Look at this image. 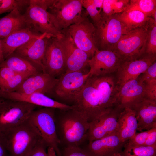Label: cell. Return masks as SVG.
<instances>
[{
	"instance_id": "33",
	"label": "cell",
	"mask_w": 156,
	"mask_h": 156,
	"mask_svg": "<svg viewBox=\"0 0 156 156\" xmlns=\"http://www.w3.org/2000/svg\"><path fill=\"white\" fill-rule=\"evenodd\" d=\"M83 7L86 10V12L92 20L94 24L97 23L101 17V10H98L93 3L92 0H82Z\"/></svg>"
},
{
	"instance_id": "12",
	"label": "cell",
	"mask_w": 156,
	"mask_h": 156,
	"mask_svg": "<svg viewBox=\"0 0 156 156\" xmlns=\"http://www.w3.org/2000/svg\"><path fill=\"white\" fill-rule=\"evenodd\" d=\"M121 110L116 107L91 121L87 133L89 142L117 134L118 119Z\"/></svg>"
},
{
	"instance_id": "42",
	"label": "cell",
	"mask_w": 156,
	"mask_h": 156,
	"mask_svg": "<svg viewBox=\"0 0 156 156\" xmlns=\"http://www.w3.org/2000/svg\"><path fill=\"white\" fill-rule=\"evenodd\" d=\"M0 156H9L4 137L0 133Z\"/></svg>"
},
{
	"instance_id": "45",
	"label": "cell",
	"mask_w": 156,
	"mask_h": 156,
	"mask_svg": "<svg viewBox=\"0 0 156 156\" xmlns=\"http://www.w3.org/2000/svg\"><path fill=\"white\" fill-rule=\"evenodd\" d=\"M120 153H116L112 156H120Z\"/></svg>"
},
{
	"instance_id": "1",
	"label": "cell",
	"mask_w": 156,
	"mask_h": 156,
	"mask_svg": "<svg viewBox=\"0 0 156 156\" xmlns=\"http://www.w3.org/2000/svg\"><path fill=\"white\" fill-rule=\"evenodd\" d=\"M119 87L113 74L90 76L76 97L73 108L90 122L117 107Z\"/></svg>"
},
{
	"instance_id": "36",
	"label": "cell",
	"mask_w": 156,
	"mask_h": 156,
	"mask_svg": "<svg viewBox=\"0 0 156 156\" xmlns=\"http://www.w3.org/2000/svg\"><path fill=\"white\" fill-rule=\"evenodd\" d=\"M150 129L140 133H136L133 138L127 142V143L133 146H144L150 132Z\"/></svg>"
},
{
	"instance_id": "44",
	"label": "cell",
	"mask_w": 156,
	"mask_h": 156,
	"mask_svg": "<svg viewBox=\"0 0 156 156\" xmlns=\"http://www.w3.org/2000/svg\"><path fill=\"white\" fill-rule=\"evenodd\" d=\"M4 60L3 53L1 40L0 38V64H1Z\"/></svg>"
},
{
	"instance_id": "41",
	"label": "cell",
	"mask_w": 156,
	"mask_h": 156,
	"mask_svg": "<svg viewBox=\"0 0 156 156\" xmlns=\"http://www.w3.org/2000/svg\"><path fill=\"white\" fill-rule=\"evenodd\" d=\"M113 1V0H103L102 13L108 16L114 14L112 7Z\"/></svg>"
},
{
	"instance_id": "30",
	"label": "cell",
	"mask_w": 156,
	"mask_h": 156,
	"mask_svg": "<svg viewBox=\"0 0 156 156\" xmlns=\"http://www.w3.org/2000/svg\"><path fill=\"white\" fill-rule=\"evenodd\" d=\"M127 9L139 10L151 17L156 10V0H131Z\"/></svg>"
},
{
	"instance_id": "11",
	"label": "cell",
	"mask_w": 156,
	"mask_h": 156,
	"mask_svg": "<svg viewBox=\"0 0 156 156\" xmlns=\"http://www.w3.org/2000/svg\"><path fill=\"white\" fill-rule=\"evenodd\" d=\"M65 72L59 79L54 92L64 101L74 103L90 74L89 70Z\"/></svg>"
},
{
	"instance_id": "7",
	"label": "cell",
	"mask_w": 156,
	"mask_h": 156,
	"mask_svg": "<svg viewBox=\"0 0 156 156\" xmlns=\"http://www.w3.org/2000/svg\"><path fill=\"white\" fill-rule=\"evenodd\" d=\"M55 109L44 107L35 109L28 120L36 131L46 143L53 148L57 156H61L59 148L60 142L56 133L55 121Z\"/></svg>"
},
{
	"instance_id": "31",
	"label": "cell",
	"mask_w": 156,
	"mask_h": 156,
	"mask_svg": "<svg viewBox=\"0 0 156 156\" xmlns=\"http://www.w3.org/2000/svg\"><path fill=\"white\" fill-rule=\"evenodd\" d=\"M145 54L156 55V22L151 17L149 21Z\"/></svg>"
},
{
	"instance_id": "16",
	"label": "cell",
	"mask_w": 156,
	"mask_h": 156,
	"mask_svg": "<svg viewBox=\"0 0 156 156\" xmlns=\"http://www.w3.org/2000/svg\"><path fill=\"white\" fill-rule=\"evenodd\" d=\"M156 59V55L145 54L138 59L122 62L115 73L119 86L136 79Z\"/></svg>"
},
{
	"instance_id": "2",
	"label": "cell",
	"mask_w": 156,
	"mask_h": 156,
	"mask_svg": "<svg viewBox=\"0 0 156 156\" xmlns=\"http://www.w3.org/2000/svg\"><path fill=\"white\" fill-rule=\"evenodd\" d=\"M55 113L57 134L64 147L80 146L87 140L90 122L83 114L73 108L59 109Z\"/></svg>"
},
{
	"instance_id": "32",
	"label": "cell",
	"mask_w": 156,
	"mask_h": 156,
	"mask_svg": "<svg viewBox=\"0 0 156 156\" xmlns=\"http://www.w3.org/2000/svg\"><path fill=\"white\" fill-rule=\"evenodd\" d=\"M29 0H0V15L17 9L21 10L27 7Z\"/></svg>"
},
{
	"instance_id": "27",
	"label": "cell",
	"mask_w": 156,
	"mask_h": 156,
	"mask_svg": "<svg viewBox=\"0 0 156 156\" xmlns=\"http://www.w3.org/2000/svg\"><path fill=\"white\" fill-rule=\"evenodd\" d=\"M0 67H6L15 72L31 75L40 72V69L27 59L14 53L0 64Z\"/></svg>"
},
{
	"instance_id": "17",
	"label": "cell",
	"mask_w": 156,
	"mask_h": 156,
	"mask_svg": "<svg viewBox=\"0 0 156 156\" xmlns=\"http://www.w3.org/2000/svg\"><path fill=\"white\" fill-rule=\"evenodd\" d=\"M144 82L139 77L119 86L117 107L120 109L134 106L145 98Z\"/></svg>"
},
{
	"instance_id": "8",
	"label": "cell",
	"mask_w": 156,
	"mask_h": 156,
	"mask_svg": "<svg viewBox=\"0 0 156 156\" xmlns=\"http://www.w3.org/2000/svg\"><path fill=\"white\" fill-rule=\"evenodd\" d=\"M37 106L20 101L1 98L0 100V133L9 130L27 120Z\"/></svg>"
},
{
	"instance_id": "15",
	"label": "cell",
	"mask_w": 156,
	"mask_h": 156,
	"mask_svg": "<svg viewBox=\"0 0 156 156\" xmlns=\"http://www.w3.org/2000/svg\"><path fill=\"white\" fill-rule=\"evenodd\" d=\"M122 62L114 51L98 50L88 62L90 76H103L115 73Z\"/></svg>"
},
{
	"instance_id": "10",
	"label": "cell",
	"mask_w": 156,
	"mask_h": 156,
	"mask_svg": "<svg viewBox=\"0 0 156 156\" xmlns=\"http://www.w3.org/2000/svg\"><path fill=\"white\" fill-rule=\"evenodd\" d=\"M88 14L84 13L82 18L61 32L70 36L76 46L85 52L90 59L98 50L94 25L88 18Z\"/></svg>"
},
{
	"instance_id": "21",
	"label": "cell",
	"mask_w": 156,
	"mask_h": 156,
	"mask_svg": "<svg viewBox=\"0 0 156 156\" xmlns=\"http://www.w3.org/2000/svg\"><path fill=\"white\" fill-rule=\"evenodd\" d=\"M127 142L116 134L90 142L82 148L89 156H112L120 153Z\"/></svg>"
},
{
	"instance_id": "6",
	"label": "cell",
	"mask_w": 156,
	"mask_h": 156,
	"mask_svg": "<svg viewBox=\"0 0 156 156\" xmlns=\"http://www.w3.org/2000/svg\"><path fill=\"white\" fill-rule=\"evenodd\" d=\"M82 0H53L47 11L51 22L61 33L82 18Z\"/></svg>"
},
{
	"instance_id": "9",
	"label": "cell",
	"mask_w": 156,
	"mask_h": 156,
	"mask_svg": "<svg viewBox=\"0 0 156 156\" xmlns=\"http://www.w3.org/2000/svg\"><path fill=\"white\" fill-rule=\"evenodd\" d=\"M149 21L123 35L114 47L112 51L122 62L137 59L145 54Z\"/></svg>"
},
{
	"instance_id": "25",
	"label": "cell",
	"mask_w": 156,
	"mask_h": 156,
	"mask_svg": "<svg viewBox=\"0 0 156 156\" xmlns=\"http://www.w3.org/2000/svg\"><path fill=\"white\" fill-rule=\"evenodd\" d=\"M27 27L24 14L21 10L15 9L0 18V38H4L18 30Z\"/></svg>"
},
{
	"instance_id": "46",
	"label": "cell",
	"mask_w": 156,
	"mask_h": 156,
	"mask_svg": "<svg viewBox=\"0 0 156 156\" xmlns=\"http://www.w3.org/2000/svg\"><path fill=\"white\" fill-rule=\"evenodd\" d=\"M1 98H0V100L1 99Z\"/></svg>"
},
{
	"instance_id": "40",
	"label": "cell",
	"mask_w": 156,
	"mask_h": 156,
	"mask_svg": "<svg viewBox=\"0 0 156 156\" xmlns=\"http://www.w3.org/2000/svg\"><path fill=\"white\" fill-rule=\"evenodd\" d=\"M144 146L156 147V127L150 129Z\"/></svg>"
},
{
	"instance_id": "43",
	"label": "cell",
	"mask_w": 156,
	"mask_h": 156,
	"mask_svg": "<svg viewBox=\"0 0 156 156\" xmlns=\"http://www.w3.org/2000/svg\"><path fill=\"white\" fill-rule=\"evenodd\" d=\"M47 156H57L54 149L51 147L47 148Z\"/></svg>"
},
{
	"instance_id": "37",
	"label": "cell",
	"mask_w": 156,
	"mask_h": 156,
	"mask_svg": "<svg viewBox=\"0 0 156 156\" xmlns=\"http://www.w3.org/2000/svg\"><path fill=\"white\" fill-rule=\"evenodd\" d=\"M61 156H89L80 146L64 147Z\"/></svg>"
},
{
	"instance_id": "13",
	"label": "cell",
	"mask_w": 156,
	"mask_h": 156,
	"mask_svg": "<svg viewBox=\"0 0 156 156\" xmlns=\"http://www.w3.org/2000/svg\"><path fill=\"white\" fill-rule=\"evenodd\" d=\"M62 34L60 39L64 56L65 72L86 70L89 66L88 55L76 46L70 36Z\"/></svg>"
},
{
	"instance_id": "24",
	"label": "cell",
	"mask_w": 156,
	"mask_h": 156,
	"mask_svg": "<svg viewBox=\"0 0 156 156\" xmlns=\"http://www.w3.org/2000/svg\"><path fill=\"white\" fill-rule=\"evenodd\" d=\"M117 135L123 142H127L135 135L138 123L135 111L126 108L122 109L118 119Z\"/></svg>"
},
{
	"instance_id": "28",
	"label": "cell",
	"mask_w": 156,
	"mask_h": 156,
	"mask_svg": "<svg viewBox=\"0 0 156 156\" xmlns=\"http://www.w3.org/2000/svg\"><path fill=\"white\" fill-rule=\"evenodd\" d=\"M119 20L130 31L146 25L150 17L137 10L127 9L116 14Z\"/></svg>"
},
{
	"instance_id": "4",
	"label": "cell",
	"mask_w": 156,
	"mask_h": 156,
	"mask_svg": "<svg viewBox=\"0 0 156 156\" xmlns=\"http://www.w3.org/2000/svg\"><path fill=\"white\" fill-rule=\"evenodd\" d=\"M100 20L94 24L98 50L112 51L122 37L129 31L116 14L108 16L101 12Z\"/></svg>"
},
{
	"instance_id": "39",
	"label": "cell",
	"mask_w": 156,
	"mask_h": 156,
	"mask_svg": "<svg viewBox=\"0 0 156 156\" xmlns=\"http://www.w3.org/2000/svg\"><path fill=\"white\" fill-rule=\"evenodd\" d=\"M129 2V0H113L112 7L114 14L122 13L126 10Z\"/></svg>"
},
{
	"instance_id": "14",
	"label": "cell",
	"mask_w": 156,
	"mask_h": 156,
	"mask_svg": "<svg viewBox=\"0 0 156 156\" xmlns=\"http://www.w3.org/2000/svg\"><path fill=\"white\" fill-rule=\"evenodd\" d=\"M44 73L55 77L65 70V59L60 38L48 39L43 61Z\"/></svg>"
},
{
	"instance_id": "35",
	"label": "cell",
	"mask_w": 156,
	"mask_h": 156,
	"mask_svg": "<svg viewBox=\"0 0 156 156\" xmlns=\"http://www.w3.org/2000/svg\"><path fill=\"white\" fill-rule=\"evenodd\" d=\"M48 147L46 142L41 138L27 156H47Z\"/></svg>"
},
{
	"instance_id": "19",
	"label": "cell",
	"mask_w": 156,
	"mask_h": 156,
	"mask_svg": "<svg viewBox=\"0 0 156 156\" xmlns=\"http://www.w3.org/2000/svg\"><path fill=\"white\" fill-rule=\"evenodd\" d=\"M0 98L8 99L28 103L36 106L67 110L73 108L68 105L54 100L45 94L35 93L27 94L15 91L5 92L0 90Z\"/></svg>"
},
{
	"instance_id": "18",
	"label": "cell",
	"mask_w": 156,
	"mask_h": 156,
	"mask_svg": "<svg viewBox=\"0 0 156 156\" xmlns=\"http://www.w3.org/2000/svg\"><path fill=\"white\" fill-rule=\"evenodd\" d=\"M59 79L43 72L27 78L14 91L25 94L40 93L46 94L54 91Z\"/></svg>"
},
{
	"instance_id": "29",
	"label": "cell",
	"mask_w": 156,
	"mask_h": 156,
	"mask_svg": "<svg viewBox=\"0 0 156 156\" xmlns=\"http://www.w3.org/2000/svg\"><path fill=\"white\" fill-rule=\"evenodd\" d=\"M120 156H156V147L145 146H134L127 142Z\"/></svg>"
},
{
	"instance_id": "23",
	"label": "cell",
	"mask_w": 156,
	"mask_h": 156,
	"mask_svg": "<svg viewBox=\"0 0 156 156\" xmlns=\"http://www.w3.org/2000/svg\"><path fill=\"white\" fill-rule=\"evenodd\" d=\"M132 109L135 113L137 130L142 132L156 127V101L144 98Z\"/></svg>"
},
{
	"instance_id": "26",
	"label": "cell",
	"mask_w": 156,
	"mask_h": 156,
	"mask_svg": "<svg viewBox=\"0 0 156 156\" xmlns=\"http://www.w3.org/2000/svg\"><path fill=\"white\" fill-rule=\"evenodd\" d=\"M31 75L16 72L6 67H0V90L5 92L14 91L25 80Z\"/></svg>"
},
{
	"instance_id": "5",
	"label": "cell",
	"mask_w": 156,
	"mask_h": 156,
	"mask_svg": "<svg viewBox=\"0 0 156 156\" xmlns=\"http://www.w3.org/2000/svg\"><path fill=\"white\" fill-rule=\"evenodd\" d=\"M53 0H30L25 16L27 26L34 31L61 38L63 34L51 22L47 10Z\"/></svg>"
},
{
	"instance_id": "20",
	"label": "cell",
	"mask_w": 156,
	"mask_h": 156,
	"mask_svg": "<svg viewBox=\"0 0 156 156\" xmlns=\"http://www.w3.org/2000/svg\"><path fill=\"white\" fill-rule=\"evenodd\" d=\"M53 37L46 34L33 38L18 48L14 52L36 64L44 73L43 61L48 39Z\"/></svg>"
},
{
	"instance_id": "38",
	"label": "cell",
	"mask_w": 156,
	"mask_h": 156,
	"mask_svg": "<svg viewBox=\"0 0 156 156\" xmlns=\"http://www.w3.org/2000/svg\"><path fill=\"white\" fill-rule=\"evenodd\" d=\"M139 77L144 82L156 80V62L154 61Z\"/></svg>"
},
{
	"instance_id": "34",
	"label": "cell",
	"mask_w": 156,
	"mask_h": 156,
	"mask_svg": "<svg viewBox=\"0 0 156 156\" xmlns=\"http://www.w3.org/2000/svg\"><path fill=\"white\" fill-rule=\"evenodd\" d=\"M144 82L145 98L156 101V80Z\"/></svg>"
},
{
	"instance_id": "3",
	"label": "cell",
	"mask_w": 156,
	"mask_h": 156,
	"mask_svg": "<svg viewBox=\"0 0 156 156\" xmlns=\"http://www.w3.org/2000/svg\"><path fill=\"white\" fill-rule=\"evenodd\" d=\"M3 135L9 156H27L41 138L28 119Z\"/></svg>"
},
{
	"instance_id": "22",
	"label": "cell",
	"mask_w": 156,
	"mask_h": 156,
	"mask_svg": "<svg viewBox=\"0 0 156 156\" xmlns=\"http://www.w3.org/2000/svg\"><path fill=\"white\" fill-rule=\"evenodd\" d=\"M46 34H47L36 32L30 28L26 27L14 32L1 39L4 60L13 53L18 48L31 40Z\"/></svg>"
}]
</instances>
